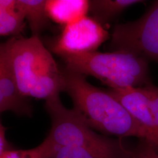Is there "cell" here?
Returning <instances> with one entry per match:
<instances>
[{"label": "cell", "mask_w": 158, "mask_h": 158, "mask_svg": "<svg viewBox=\"0 0 158 158\" xmlns=\"http://www.w3.org/2000/svg\"><path fill=\"white\" fill-rule=\"evenodd\" d=\"M7 56L20 94L47 100L64 92V76L39 37H15L5 42Z\"/></svg>", "instance_id": "6da1fadb"}, {"label": "cell", "mask_w": 158, "mask_h": 158, "mask_svg": "<svg viewBox=\"0 0 158 158\" xmlns=\"http://www.w3.org/2000/svg\"><path fill=\"white\" fill-rule=\"evenodd\" d=\"M64 92L89 127L118 137H137L149 141L147 133L108 91L97 88L80 74L63 68Z\"/></svg>", "instance_id": "7a4b0ae2"}, {"label": "cell", "mask_w": 158, "mask_h": 158, "mask_svg": "<svg viewBox=\"0 0 158 158\" xmlns=\"http://www.w3.org/2000/svg\"><path fill=\"white\" fill-rule=\"evenodd\" d=\"M61 58L65 70L94 77L109 89L143 87L151 84L147 61L130 53L97 51Z\"/></svg>", "instance_id": "3957f363"}, {"label": "cell", "mask_w": 158, "mask_h": 158, "mask_svg": "<svg viewBox=\"0 0 158 158\" xmlns=\"http://www.w3.org/2000/svg\"><path fill=\"white\" fill-rule=\"evenodd\" d=\"M45 108L51 120L50 132L45 138L56 151L62 147L103 145L112 140L94 132L79 112L65 107L59 94L45 100Z\"/></svg>", "instance_id": "277c9868"}, {"label": "cell", "mask_w": 158, "mask_h": 158, "mask_svg": "<svg viewBox=\"0 0 158 158\" xmlns=\"http://www.w3.org/2000/svg\"><path fill=\"white\" fill-rule=\"evenodd\" d=\"M110 37L113 51L130 53L158 63V1L140 19L116 25Z\"/></svg>", "instance_id": "5b68a950"}, {"label": "cell", "mask_w": 158, "mask_h": 158, "mask_svg": "<svg viewBox=\"0 0 158 158\" xmlns=\"http://www.w3.org/2000/svg\"><path fill=\"white\" fill-rule=\"evenodd\" d=\"M110 37L103 25L87 15L63 27L49 43V50L60 57L94 52Z\"/></svg>", "instance_id": "8992f818"}, {"label": "cell", "mask_w": 158, "mask_h": 158, "mask_svg": "<svg viewBox=\"0 0 158 158\" xmlns=\"http://www.w3.org/2000/svg\"><path fill=\"white\" fill-rule=\"evenodd\" d=\"M107 91L121 102L130 116L147 133L149 141L156 147L157 132L146 86L108 89Z\"/></svg>", "instance_id": "52a82bcc"}, {"label": "cell", "mask_w": 158, "mask_h": 158, "mask_svg": "<svg viewBox=\"0 0 158 158\" xmlns=\"http://www.w3.org/2000/svg\"><path fill=\"white\" fill-rule=\"evenodd\" d=\"M10 110L21 116H30L28 98L20 94L10 64L5 43L0 52V113Z\"/></svg>", "instance_id": "ba28073f"}, {"label": "cell", "mask_w": 158, "mask_h": 158, "mask_svg": "<svg viewBox=\"0 0 158 158\" xmlns=\"http://www.w3.org/2000/svg\"><path fill=\"white\" fill-rule=\"evenodd\" d=\"M130 154L121 140L112 139L103 145L60 148L52 158H129Z\"/></svg>", "instance_id": "9c48e42d"}, {"label": "cell", "mask_w": 158, "mask_h": 158, "mask_svg": "<svg viewBox=\"0 0 158 158\" xmlns=\"http://www.w3.org/2000/svg\"><path fill=\"white\" fill-rule=\"evenodd\" d=\"M46 10L51 21L62 27L87 16L88 0H46Z\"/></svg>", "instance_id": "30bf717a"}, {"label": "cell", "mask_w": 158, "mask_h": 158, "mask_svg": "<svg viewBox=\"0 0 158 158\" xmlns=\"http://www.w3.org/2000/svg\"><path fill=\"white\" fill-rule=\"evenodd\" d=\"M25 27V19L17 0H0V37H18Z\"/></svg>", "instance_id": "8fae6325"}, {"label": "cell", "mask_w": 158, "mask_h": 158, "mask_svg": "<svg viewBox=\"0 0 158 158\" xmlns=\"http://www.w3.org/2000/svg\"><path fill=\"white\" fill-rule=\"evenodd\" d=\"M25 21L31 31V36L40 35L50 25L46 10V0H17Z\"/></svg>", "instance_id": "7c38bea8"}, {"label": "cell", "mask_w": 158, "mask_h": 158, "mask_svg": "<svg viewBox=\"0 0 158 158\" xmlns=\"http://www.w3.org/2000/svg\"><path fill=\"white\" fill-rule=\"evenodd\" d=\"M143 2L139 0H92L89 13L102 25L111 21L130 6Z\"/></svg>", "instance_id": "4fadbf2b"}, {"label": "cell", "mask_w": 158, "mask_h": 158, "mask_svg": "<svg viewBox=\"0 0 158 158\" xmlns=\"http://www.w3.org/2000/svg\"><path fill=\"white\" fill-rule=\"evenodd\" d=\"M56 149L48 139L36 147L29 149H7L0 155V158H52Z\"/></svg>", "instance_id": "5bb4252c"}, {"label": "cell", "mask_w": 158, "mask_h": 158, "mask_svg": "<svg viewBox=\"0 0 158 158\" xmlns=\"http://www.w3.org/2000/svg\"><path fill=\"white\" fill-rule=\"evenodd\" d=\"M141 140L135 149L131 152L129 158H158L155 146L147 140Z\"/></svg>", "instance_id": "9a60e30c"}, {"label": "cell", "mask_w": 158, "mask_h": 158, "mask_svg": "<svg viewBox=\"0 0 158 158\" xmlns=\"http://www.w3.org/2000/svg\"><path fill=\"white\" fill-rule=\"evenodd\" d=\"M149 100L150 102L152 113L155 120L156 132H157V144L156 147H158V86L149 84L146 86Z\"/></svg>", "instance_id": "2e32d148"}, {"label": "cell", "mask_w": 158, "mask_h": 158, "mask_svg": "<svg viewBox=\"0 0 158 158\" xmlns=\"http://www.w3.org/2000/svg\"><path fill=\"white\" fill-rule=\"evenodd\" d=\"M7 143L5 137V128L0 121V155L7 150Z\"/></svg>", "instance_id": "e0dca14e"}, {"label": "cell", "mask_w": 158, "mask_h": 158, "mask_svg": "<svg viewBox=\"0 0 158 158\" xmlns=\"http://www.w3.org/2000/svg\"><path fill=\"white\" fill-rule=\"evenodd\" d=\"M2 43H0V52H1V50H2Z\"/></svg>", "instance_id": "ac0fdd59"}]
</instances>
